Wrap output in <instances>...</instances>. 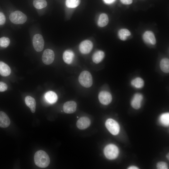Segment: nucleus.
<instances>
[{
	"mask_svg": "<svg viewBox=\"0 0 169 169\" xmlns=\"http://www.w3.org/2000/svg\"><path fill=\"white\" fill-rule=\"evenodd\" d=\"M10 123V119L7 115L3 111H0V127H7Z\"/></svg>",
	"mask_w": 169,
	"mask_h": 169,
	"instance_id": "nucleus-14",
	"label": "nucleus"
},
{
	"mask_svg": "<svg viewBox=\"0 0 169 169\" xmlns=\"http://www.w3.org/2000/svg\"><path fill=\"white\" fill-rule=\"evenodd\" d=\"M47 3L46 0H33V5L37 9H41L46 7Z\"/></svg>",
	"mask_w": 169,
	"mask_h": 169,
	"instance_id": "nucleus-25",
	"label": "nucleus"
},
{
	"mask_svg": "<svg viewBox=\"0 0 169 169\" xmlns=\"http://www.w3.org/2000/svg\"><path fill=\"white\" fill-rule=\"evenodd\" d=\"M169 153H168L166 156V157L168 160H169Z\"/></svg>",
	"mask_w": 169,
	"mask_h": 169,
	"instance_id": "nucleus-34",
	"label": "nucleus"
},
{
	"mask_svg": "<svg viewBox=\"0 0 169 169\" xmlns=\"http://www.w3.org/2000/svg\"><path fill=\"white\" fill-rule=\"evenodd\" d=\"M104 153L105 156L110 160L114 159L118 156L119 150L118 147L113 144L107 145L104 149Z\"/></svg>",
	"mask_w": 169,
	"mask_h": 169,
	"instance_id": "nucleus-2",
	"label": "nucleus"
},
{
	"mask_svg": "<svg viewBox=\"0 0 169 169\" xmlns=\"http://www.w3.org/2000/svg\"><path fill=\"white\" fill-rule=\"evenodd\" d=\"M104 52L101 50L96 51L93 54L92 59L93 62L95 64H98L101 62L105 57Z\"/></svg>",
	"mask_w": 169,
	"mask_h": 169,
	"instance_id": "nucleus-19",
	"label": "nucleus"
},
{
	"mask_svg": "<svg viewBox=\"0 0 169 169\" xmlns=\"http://www.w3.org/2000/svg\"><path fill=\"white\" fill-rule=\"evenodd\" d=\"M156 167L158 169H167L168 167L167 164L164 162H158L156 165Z\"/></svg>",
	"mask_w": 169,
	"mask_h": 169,
	"instance_id": "nucleus-28",
	"label": "nucleus"
},
{
	"mask_svg": "<svg viewBox=\"0 0 169 169\" xmlns=\"http://www.w3.org/2000/svg\"><path fill=\"white\" fill-rule=\"evenodd\" d=\"M128 169H139V168L136 166H130L128 168Z\"/></svg>",
	"mask_w": 169,
	"mask_h": 169,
	"instance_id": "nucleus-33",
	"label": "nucleus"
},
{
	"mask_svg": "<svg viewBox=\"0 0 169 169\" xmlns=\"http://www.w3.org/2000/svg\"><path fill=\"white\" fill-rule=\"evenodd\" d=\"M143 100V96L141 94L136 93L133 95L131 101L132 107L136 109H139L141 107Z\"/></svg>",
	"mask_w": 169,
	"mask_h": 169,
	"instance_id": "nucleus-10",
	"label": "nucleus"
},
{
	"mask_svg": "<svg viewBox=\"0 0 169 169\" xmlns=\"http://www.w3.org/2000/svg\"><path fill=\"white\" fill-rule=\"evenodd\" d=\"M54 59V54L52 50L47 49L44 51L42 56V60L45 64L49 65L51 64Z\"/></svg>",
	"mask_w": 169,
	"mask_h": 169,
	"instance_id": "nucleus-7",
	"label": "nucleus"
},
{
	"mask_svg": "<svg viewBox=\"0 0 169 169\" xmlns=\"http://www.w3.org/2000/svg\"><path fill=\"white\" fill-rule=\"evenodd\" d=\"M131 34L130 31L126 28L120 29L118 32V36L120 39L122 40H126L127 37Z\"/></svg>",
	"mask_w": 169,
	"mask_h": 169,
	"instance_id": "nucleus-24",
	"label": "nucleus"
},
{
	"mask_svg": "<svg viewBox=\"0 0 169 169\" xmlns=\"http://www.w3.org/2000/svg\"><path fill=\"white\" fill-rule=\"evenodd\" d=\"M79 81L82 86L86 88L90 87L93 83L92 75L90 73L87 71H84L80 74Z\"/></svg>",
	"mask_w": 169,
	"mask_h": 169,
	"instance_id": "nucleus-3",
	"label": "nucleus"
},
{
	"mask_svg": "<svg viewBox=\"0 0 169 169\" xmlns=\"http://www.w3.org/2000/svg\"><path fill=\"white\" fill-rule=\"evenodd\" d=\"M9 18L10 21L15 24H23L27 19L26 15L19 11H16L11 13Z\"/></svg>",
	"mask_w": 169,
	"mask_h": 169,
	"instance_id": "nucleus-4",
	"label": "nucleus"
},
{
	"mask_svg": "<svg viewBox=\"0 0 169 169\" xmlns=\"http://www.w3.org/2000/svg\"><path fill=\"white\" fill-rule=\"evenodd\" d=\"M90 123V120L88 118L83 117L78 120L77 122V126L79 129L83 130L89 127Z\"/></svg>",
	"mask_w": 169,
	"mask_h": 169,
	"instance_id": "nucleus-13",
	"label": "nucleus"
},
{
	"mask_svg": "<svg viewBox=\"0 0 169 169\" xmlns=\"http://www.w3.org/2000/svg\"><path fill=\"white\" fill-rule=\"evenodd\" d=\"M46 101L50 104L55 103L58 99L57 95L54 92L49 91L46 92L44 95Z\"/></svg>",
	"mask_w": 169,
	"mask_h": 169,
	"instance_id": "nucleus-15",
	"label": "nucleus"
},
{
	"mask_svg": "<svg viewBox=\"0 0 169 169\" xmlns=\"http://www.w3.org/2000/svg\"><path fill=\"white\" fill-rule=\"evenodd\" d=\"M25 103L30 109L31 112L34 113L35 111L36 102L35 99L30 96H26L25 98Z\"/></svg>",
	"mask_w": 169,
	"mask_h": 169,
	"instance_id": "nucleus-16",
	"label": "nucleus"
},
{
	"mask_svg": "<svg viewBox=\"0 0 169 169\" xmlns=\"http://www.w3.org/2000/svg\"><path fill=\"white\" fill-rule=\"evenodd\" d=\"M33 47L36 51H41L44 46V41L43 36L39 34L35 35L33 38Z\"/></svg>",
	"mask_w": 169,
	"mask_h": 169,
	"instance_id": "nucleus-6",
	"label": "nucleus"
},
{
	"mask_svg": "<svg viewBox=\"0 0 169 169\" xmlns=\"http://www.w3.org/2000/svg\"><path fill=\"white\" fill-rule=\"evenodd\" d=\"M105 125L109 131L112 135H116L118 134L120 131V127L118 123L112 119H107L105 123Z\"/></svg>",
	"mask_w": 169,
	"mask_h": 169,
	"instance_id": "nucleus-5",
	"label": "nucleus"
},
{
	"mask_svg": "<svg viewBox=\"0 0 169 169\" xmlns=\"http://www.w3.org/2000/svg\"><path fill=\"white\" fill-rule=\"evenodd\" d=\"M109 22V18L107 15L104 13H101L99 16L98 21V25L101 27L106 26Z\"/></svg>",
	"mask_w": 169,
	"mask_h": 169,
	"instance_id": "nucleus-21",
	"label": "nucleus"
},
{
	"mask_svg": "<svg viewBox=\"0 0 169 169\" xmlns=\"http://www.w3.org/2000/svg\"><path fill=\"white\" fill-rule=\"evenodd\" d=\"M121 2L125 4H130L132 2V0H120Z\"/></svg>",
	"mask_w": 169,
	"mask_h": 169,
	"instance_id": "nucleus-31",
	"label": "nucleus"
},
{
	"mask_svg": "<svg viewBox=\"0 0 169 169\" xmlns=\"http://www.w3.org/2000/svg\"><path fill=\"white\" fill-rule=\"evenodd\" d=\"M80 3V0H66L65 4L68 8H74L78 7Z\"/></svg>",
	"mask_w": 169,
	"mask_h": 169,
	"instance_id": "nucleus-26",
	"label": "nucleus"
},
{
	"mask_svg": "<svg viewBox=\"0 0 169 169\" xmlns=\"http://www.w3.org/2000/svg\"><path fill=\"white\" fill-rule=\"evenodd\" d=\"M93 47V43L89 40H86L80 43L79 48L80 52L82 54H87L91 52Z\"/></svg>",
	"mask_w": 169,
	"mask_h": 169,
	"instance_id": "nucleus-9",
	"label": "nucleus"
},
{
	"mask_svg": "<svg viewBox=\"0 0 169 169\" xmlns=\"http://www.w3.org/2000/svg\"><path fill=\"white\" fill-rule=\"evenodd\" d=\"M10 42L9 39L6 37L0 38V46L2 47L6 48L9 45Z\"/></svg>",
	"mask_w": 169,
	"mask_h": 169,
	"instance_id": "nucleus-27",
	"label": "nucleus"
},
{
	"mask_svg": "<svg viewBox=\"0 0 169 169\" xmlns=\"http://www.w3.org/2000/svg\"><path fill=\"white\" fill-rule=\"evenodd\" d=\"M11 69L5 63L0 61V74L3 76H7L10 75Z\"/></svg>",
	"mask_w": 169,
	"mask_h": 169,
	"instance_id": "nucleus-18",
	"label": "nucleus"
},
{
	"mask_svg": "<svg viewBox=\"0 0 169 169\" xmlns=\"http://www.w3.org/2000/svg\"><path fill=\"white\" fill-rule=\"evenodd\" d=\"M8 88V86L6 84L2 82H0V92L6 91Z\"/></svg>",
	"mask_w": 169,
	"mask_h": 169,
	"instance_id": "nucleus-29",
	"label": "nucleus"
},
{
	"mask_svg": "<svg viewBox=\"0 0 169 169\" xmlns=\"http://www.w3.org/2000/svg\"><path fill=\"white\" fill-rule=\"evenodd\" d=\"M131 84L133 87L136 89H139L143 87L144 82L142 78L137 77L132 79Z\"/></svg>",
	"mask_w": 169,
	"mask_h": 169,
	"instance_id": "nucleus-20",
	"label": "nucleus"
},
{
	"mask_svg": "<svg viewBox=\"0 0 169 169\" xmlns=\"http://www.w3.org/2000/svg\"><path fill=\"white\" fill-rule=\"evenodd\" d=\"M6 21V18L4 14L0 12V25L4 24Z\"/></svg>",
	"mask_w": 169,
	"mask_h": 169,
	"instance_id": "nucleus-30",
	"label": "nucleus"
},
{
	"mask_svg": "<svg viewBox=\"0 0 169 169\" xmlns=\"http://www.w3.org/2000/svg\"><path fill=\"white\" fill-rule=\"evenodd\" d=\"M74 54L71 50H65L63 54V59L64 62L68 64H70L72 62L74 58Z\"/></svg>",
	"mask_w": 169,
	"mask_h": 169,
	"instance_id": "nucleus-17",
	"label": "nucleus"
},
{
	"mask_svg": "<svg viewBox=\"0 0 169 169\" xmlns=\"http://www.w3.org/2000/svg\"><path fill=\"white\" fill-rule=\"evenodd\" d=\"M160 68L162 72L168 73L169 72V60L168 58L162 59L160 62Z\"/></svg>",
	"mask_w": 169,
	"mask_h": 169,
	"instance_id": "nucleus-22",
	"label": "nucleus"
},
{
	"mask_svg": "<svg viewBox=\"0 0 169 169\" xmlns=\"http://www.w3.org/2000/svg\"><path fill=\"white\" fill-rule=\"evenodd\" d=\"M100 102L104 105H108L111 102L112 96L109 92L102 91L100 92L98 95Z\"/></svg>",
	"mask_w": 169,
	"mask_h": 169,
	"instance_id": "nucleus-8",
	"label": "nucleus"
},
{
	"mask_svg": "<svg viewBox=\"0 0 169 169\" xmlns=\"http://www.w3.org/2000/svg\"><path fill=\"white\" fill-rule=\"evenodd\" d=\"M34 161L37 166L41 168H45L50 163V159L48 154L44 151L39 150L34 155Z\"/></svg>",
	"mask_w": 169,
	"mask_h": 169,
	"instance_id": "nucleus-1",
	"label": "nucleus"
},
{
	"mask_svg": "<svg viewBox=\"0 0 169 169\" xmlns=\"http://www.w3.org/2000/svg\"><path fill=\"white\" fill-rule=\"evenodd\" d=\"M159 121L160 123L163 125L168 126L169 125V113H164L160 115Z\"/></svg>",
	"mask_w": 169,
	"mask_h": 169,
	"instance_id": "nucleus-23",
	"label": "nucleus"
},
{
	"mask_svg": "<svg viewBox=\"0 0 169 169\" xmlns=\"http://www.w3.org/2000/svg\"><path fill=\"white\" fill-rule=\"evenodd\" d=\"M77 104L73 101L66 102L64 105L63 109L64 111L67 114H71L75 112L76 110Z\"/></svg>",
	"mask_w": 169,
	"mask_h": 169,
	"instance_id": "nucleus-12",
	"label": "nucleus"
},
{
	"mask_svg": "<svg viewBox=\"0 0 169 169\" xmlns=\"http://www.w3.org/2000/svg\"><path fill=\"white\" fill-rule=\"evenodd\" d=\"M104 2L107 4H111L113 3L115 0H103Z\"/></svg>",
	"mask_w": 169,
	"mask_h": 169,
	"instance_id": "nucleus-32",
	"label": "nucleus"
},
{
	"mask_svg": "<svg viewBox=\"0 0 169 169\" xmlns=\"http://www.w3.org/2000/svg\"><path fill=\"white\" fill-rule=\"evenodd\" d=\"M144 41L146 43L151 45L156 44V39L154 33L151 31H147L144 32L143 35Z\"/></svg>",
	"mask_w": 169,
	"mask_h": 169,
	"instance_id": "nucleus-11",
	"label": "nucleus"
}]
</instances>
